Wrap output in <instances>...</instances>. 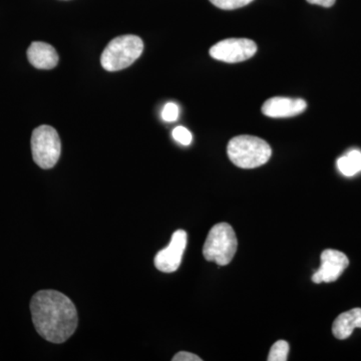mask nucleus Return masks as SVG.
<instances>
[{
    "instance_id": "nucleus-1",
    "label": "nucleus",
    "mask_w": 361,
    "mask_h": 361,
    "mask_svg": "<svg viewBox=\"0 0 361 361\" xmlns=\"http://www.w3.org/2000/svg\"><path fill=\"white\" fill-rule=\"evenodd\" d=\"M30 312L37 334L52 343H63L77 330V308L73 301L61 292H37L30 301Z\"/></svg>"
},
{
    "instance_id": "nucleus-2",
    "label": "nucleus",
    "mask_w": 361,
    "mask_h": 361,
    "mask_svg": "<svg viewBox=\"0 0 361 361\" xmlns=\"http://www.w3.org/2000/svg\"><path fill=\"white\" fill-rule=\"evenodd\" d=\"M228 156L237 167L254 169L269 161L272 149L264 140L253 135H238L228 144Z\"/></svg>"
},
{
    "instance_id": "nucleus-3",
    "label": "nucleus",
    "mask_w": 361,
    "mask_h": 361,
    "mask_svg": "<svg viewBox=\"0 0 361 361\" xmlns=\"http://www.w3.org/2000/svg\"><path fill=\"white\" fill-rule=\"evenodd\" d=\"M144 42L137 35L116 37L106 45L102 54L101 63L108 71H122L133 65L141 56Z\"/></svg>"
},
{
    "instance_id": "nucleus-4",
    "label": "nucleus",
    "mask_w": 361,
    "mask_h": 361,
    "mask_svg": "<svg viewBox=\"0 0 361 361\" xmlns=\"http://www.w3.org/2000/svg\"><path fill=\"white\" fill-rule=\"evenodd\" d=\"M237 247L238 241L231 226L219 223L209 232L203 247V255L207 261L226 266L234 258Z\"/></svg>"
},
{
    "instance_id": "nucleus-5",
    "label": "nucleus",
    "mask_w": 361,
    "mask_h": 361,
    "mask_svg": "<svg viewBox=\"0 0 361 361\" xmlns=\"http://www.w3.org/2000/svg\"><path fill=\"white\" fill-rule=\"evenodd\" d=\"M33 161L39 167L47 170L54 168L59 160L61 142L58 132L49 126H40L32 135Z\"/></svg>"
},
{
    "instance_id": "nucleus-6",
    "label": "nucleus",
    "mask_w": 361,
    "mask_h": 361,
    "mask_svg": "<svg viewBox=\"0 0 361 361\" xmlns=\"http://www.w3.org/2000/svg\"><path fill=\"white\" fill-rule=\"evenodd\" d=\"M257 51V45L248 39L222 40L211 47L210 56L228 63H241L251 59Z\"/></svg>"
},
{
    "instance_id": "nucleus-7",
    "label": "nucleus",
    "mask_w": 361,
    "mask_h": 361,
    "mask_svg": "<svg viewBox=\"0 0 361 361\" xmlns=\"http://www.w3.org/2000/svg\"><path fill=\"white\" fill-rule=\"evenodd\" d=\"M320 260L322 266L312 276V281L316 284L336 281L349 265L348 256L334 249L323 251Z\"/></svg>"
},
{
    "instance_id": "nucleus-8",
    "label": "nucleus",
    "mask_w": 361,
    "mask_h": 361,
    "mask_svg": "<svg viewBox=\"0 0 361 361\" xmlns=\"http://www.w3.org/2000/svg\"><path fill=\"white\" fill-rule=\"evenodd\" d=\"M187 246V233L178 230L173 234L167 248L158 252L155 257L157 269L165 273L175 272L179 269L183 254Z\"/></svg>"
},
{
    "instance_id": "nucleus-9",
    "label": "nucleus",
    "mask_w": 361,
    "mask_h": 361,
    "mask_svg": "<svg viewBox=\"0 0 361 361\" xmlns=\"http://www.w3.org/2000/svg\"><path fill=\"white\" fill-rule=\"evenodd\" d=\"M307 104L302 99L289 97H271L262 106V113L270 118H291L302 114Z\"/></svg>"
},
{
    "instance_id": "nucleus-10",
    "label": "nucleus",
    "mask_w": 361,
    "mask_h": 361,
    "mask_svg": "<svg viewBox=\"0 0 361 361\" xmlns=\"http://www.w3.org/2000/svg\"><path fill=\"white\" fill-rule=\"evenodd\" d=\"M28 61L39 70H51L59 63V54L51 44L35 42L27 49Z\"/></svg>"
},
{
    "instance_id": "nucleus-11",
    "label": "nucleus",
    "mask_w": 361,
    "mask_h": 361,
    "mask_svg": "<svg viewBox=\"0 0 361 361\" xmlns=\"http://www.w3.org/2000/svg\"><path fill=\"white\" fill-rule=\"evenodd\" d=\"M355 329H361V308H353L337 316L332 325V334L339 341H344Z\"/></svg>"
},
{
    "instance_id": "nucleus-12",
    "label": "nucleus",
    "mask_w": 361,
    "mask_h": 361,
    "mask_svg": "<svg viewBox=\"0 0 361 361\" xmlns=\"http://www.w3.org/2000/svg\"><path fill=\"white\" fill-rule=\"evenodd\" d=\"M337 167L342 174L351 177L361 171V152L353 149L337 160Z\"/></svg>"
},
{
    "instance_id": "nucleus-13",
    "label": "nucleus",
    "mask_w": 361,
    "mask_h": 361,
    "mask_svg": "<svg viewBox=\"0 0 361 361\" xmlns=\"http://www.w3.org/2000/svg\"><path fill=\"white\" fill-rule=\"evenodd\" d=\"M289 344L285 341H278L270 349L268 361H286L288 360Z\"/></svg>"
},
{
    "instance_id": "nucleus-14",
    "label": "nucleus",
    "mask_w": 361,
    "mask_h": 361,
    "mask_svg": "<svg viewBox=\"0 0 361 361\" xmlns=\"http://www.w3.org/2000/svg\"><path fill=\"white\" fill-rule=\"evenodd\" d=\"M210 1L218 8L233 11V9L241 8V7L248 6L253 0H210Z\"/></svg>"
},
{
    "instance_id": "nucleus-15",
    "label": "nucleus",
    "mask_w": 361,
    "mask_h": 361,
    "mask_svg": "<svg viewBox=\"0 0 361 361\" xmlns=\"http://www.w3.org/2000/svg\"><path fill=\"white\" fill-rule=\"evenodd\" d=\"M173 137L178 142H180L183 146H189L193 141V135H192L190 130L184 127H177L173 130Z\"/></svg>"
},
{
    "instance_id": "nucleus-16",
    "label": "nucleus",
    "mask_w": 361,
    "mask_h": 361,
    "mask_svg": "<svg viewBox=\"0 0 361 361\" xmlns=\"http://www.w3.org/2000/svg\"><path fill=\"white\" fill-rule=\"evenodd\" d=\"M179 118V106L174 103H169L164 106L161 111V118L165 122L172 123L178 120Z\"/></svg>"
},
{
    "instance_id": "nucleus-17",
    "label": "nucleus",
    "mask_w": 361,
    "mask_h": 361,
    "mask_svg": "<svg viewBox=\"0 0 361 361\" xmlns=\"http://www.w3.org/2000/svg\"><path fill=\"white\" fill-rule=\"evenodd\" d=\"M173 361H202V358L199 357L198 355H193L191 353H187V351H180L177 353L172 358Z\"/></svg>"
},
{
    "instance_id": "nucleus-18",
    "label": "nucleus",
    "mask_w": 361,
    "mask_h": 361,
    "mask_svg": "<svg viewBox=\"0 0 361 361\" xmlns=\"http://www.w3.org/2000/svg\"><path fill=\"white\" fill-rule=\"evenodd\" d=\"M311 4H316L323 7H331L336 4V0H307Z\"/></svg>"
}]
</instances>
